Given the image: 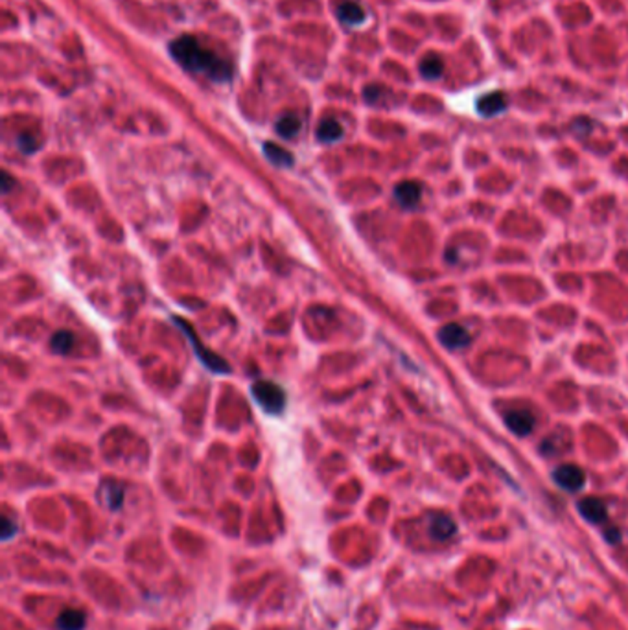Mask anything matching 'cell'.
<instances>
[{"instance_id": "1", "label": "cell", "mask_w": 628, "mask_h": 630, "mask_svg": "<svg viewBox=\"0 0 628 630\" xmlns=\"http://www.w3.org/2000/svg\"><path fill=\"white\" fill-rule=\"evenodd\" d=\"M170 54L181 67L190 72L206 74L212 82H227L232 76L231 65L208 48H203L196 37L181 36L174 39L170 43Z\"/></svg>"}, {"instance_id": "2", "label": "cell", "mask_w": 628, "mask_h": 630, "mask_svg": "<svg viewBox=\"0 0 628 630\" xmlns=\"http://www.w3.org/2000/svg\"><path fill=\"white\" fill-rule=\"evenodd\" d=\"M252 394L269 413H280L284 409V391L271 382H258L252 385Z\"/></svg>"}, {"instance_id": "3", "label": "cell", "mask_w": 628, "mask_h": 630, "mask_svg": "<svg viewBox=\"0 0 628 630\" xmlns=\"http://www.w3.org/2000/svg\"><path fill=\"white\" fill-rule=\"evenodd\" d=\"M553 479L556 485L562 486L564 491L577 492L586 483V474L577 465H560L553 472Z\"/></svg>"}, {"instance_id": "4", "label": "cell", "mask_w": 628, "mask_h": 630, "mask_svg": "<svg viewBox=\"0 0 628 630\" xmlns=\"http://www.w3.org/2000/svg\"><path fill=\"white\" fill-rule=\"evenodd\" d=\"M438 339L444 346H448L452 351H461L464 346H468L472 341V336L470 332L464 328L463 325L459 323H450V325H444L438 332Z\"/></svg>"}, {"instance_id": "5", "label": "cell", "mask_w": 628, "mask_h": 630, "mask_svg": "<svg viewBox=\"0 0 628 630\" xmlns=\"http://www.w3.org/2000/svg\"><path fill=\"white\" fill-rule=\"evenodd\" d=\"M505 424L507 428L516 435H529L533 429H535V417L533 413H529L527 409H512L509 413L505 415Z\"/></svg>"}, {"instance_id": "6", "label": "cell", "mask_w": 628, "mask_h": 630, "mask_svg": "<svg viewBox=\"0 0 628 630\" xmlns=\"http://www.w3.org/2000/svg\"><path fill=\"white\" fill-rule=\"evenodd\" d=\"M579 512L590 523H603L608 518L606 505L599 498H584L582 501H579Z\"/></svg>"}, {"instance_id": "7", "label": "cell", "mask_w": 628, "mask_h": 630, "mask_svg": "<svg viewBox=\"0 0 628 630\" xmlns=\"http://www.w3.org/2000/svg\"><path fill=\"white\" fill-rule=\"evenodd\" d=\"M505 109H507V98H505L503 93H500V91L484 94V96H481L477 100V113L487 116V118L503 113Z\"/></svg>"}, {"instance_id": "8", "label": "cell", "mask_w": 628, "mask_h": 630, "mask_svg": "<svg viewBox=\"0 0 628 630\" xmlns=\"http://www.w3.org/2000/svg\"><path fill=\"white\" fill-rule=\"evenodd\" d=\"M429 532L437 540H448L457 532V523L448 514H433L429 520Z\"/></svg>"}, {"instance_id": "9", "label": "cell", "mask_w": 628, "mask_h": 630, "mask_svg": "<svg viewBox=\"0 0 628 630\" xmlns=\"http://www.w3.org/2000/svg\"><path fill=\"white\" fill-rule=\"evenodd\" d=\"M420 196H422V186L415 181H404L395 188V197L402 207L411 208L418 205Z\"/></svg>"}, {"instance_id": "10", "label": "cell", "mask_w": 628, "mask_h": 630, "mask_svg": "<svg viewBox=\"0 0 628 630\" xmlns=\"http://www.w3.org/2000/svg\"><path fill=\"white\" fill-rule=\"evenodd\" d=\"M337 17H339L341 22L346 24V26H360V24L365 22L367 13L358 2L346 0V2H341L339 8H337Z\"/></svg>"}, {"instance_id": "11", "label": "cell", "mask_w": 628, "mask_h": 630, "mask_svg": "<svg viewBox=\"0 0 628 630\" xmlns=\"http://www.w3.org/2000/svg\"><path fill=\"white\" fill-rule=\"evenodd\" d=\"M83 627H85V614L76 608L63 610L57 617L59 630H83Z\"/></svg>"}, {"instance_id": "12", "label": "cell", "mask_w": 628, "mask_h": 630, "mask_svg": "<svg viewBox=\"0 0 628 630\" xmlns=\"http://www.w3.org/2000/svg\"><path fill=\"white\" fill-rule=\"evenodd\" d=\"M343 137V128L337 120L334 118H326L323 120L317 128V139L321 142H335V140H339Z\"/></svg>"}, {"instance_id": "13", "label": "cell", "mask_w": 628, "mask_h": 630, "mask_svg": "<svg viewBox=\"0 0 628 630\" xmlns=\"http://www.w3.org/2000/svg\"><path fill=\"white\" fill-rule=\"evenodd\" d=\"M418 70H420V74H422V78L438 79L441 76H443L444 63L441 57L427 56V57H424L422 61H420V67H418Z\"/></svg>"}, {"instance_id": "14", "label": "cell", "mask_w": 628, "mask_h": 630, "mask_svg": "<svg viewBox=\"0 0 628 630\" xmlns=\"http://www.w3.org/2000/svg\"><path fill=\"white\" fill-rule=\"evenodd\" d=\"M300 131V120L295 114H286L277 122V133L282 139H291Z\"/></svg>"}, {"instance_id": "15", "label": "cell", "mask_w": 628, "mask_h": 630, "mask_svg": "<svg viewBox=\"0 0 628 630\" xmlns=\"http://www.w3.org/2000/svg\"><path fill=\"white\" fill-rule=\"evenodd\" d=\"M102 498L107 503L109 509L114 511V509H120L122 501H124V491L118 485H114V483H105L102 486Z\"/></svg>"}, {"instance_id": "16", "label": "cell", "mask_w": 628, "mask_h": 630, "mask_svg": "<svg viewBox=\"0 0 628 630\" xmlns=\"http://www.w3.org/2000/svg\"><path fill=\"white\" fill-rule=\"evenodd\" d=\"M263 151H266V155L269 157V160L278 166H289L293 162V159H291V155H289L288 151L284 150V148H280V146L271 144V142L263 146Z\"/></svg>"}, {"instance_id": "17", "label": "cell", "mask_w": 628, "mask_h": 630, "mask_svg": "<svg viewBox=\"0 0 628 630\" xmlns=\"http://www.w3.org/2000/svg\"><path fill=\"white\" fill-rule=\"evenodd\" d=\"M72 343L74 337L70 332H57L56 336L52 337L50 346L56 354H67V352L72 348Z\"/></svg>"}, {"instance_id": "18", "label": "cell", "mask_w": 628, "mask_h": 630, "mask_svg": "<svg viewBox=\"0 0 628 630\" xmlns=\"http://www.w3.org/2000/svg\"><path fill=\"white\" fill-rule=\"evenodd\" d=\"M17 144L21 148L24 153H33L37 150V140L31 137V135H21L19 139H17Z\"/></svg>"}, {"instance_id": "19", "label": "cell", "mask_w": 628, "mask_h": 630, "mask_svg": "<svg viewBox=\"0 0 628 630\" xmlns=\"http://www.w3.org/2000/svg\"><path fill=\"white\" fill-rule=\"evenodd\" d=\"M604 537H606V540L610 544H618L619 540H621V532H619V529H615V527H610V529L604 531Z\"/></svg>"}, {"instance_id": "20", "label": "cell", "mask_w": 628, "mask_h": 630, "mask_svg": "<svg viewBox=\"0 0 628 630\" xmlns=\"http://www.w3.org/2000/svg\"><path fill=\"white\" fill-rule=\"evenodd\" d=\"M17 529L13 525H11V520L8 516L4 518V535H2V540H10L11 537H13V532H15Z\"/></svg>"}, {"instance_id": "21", "label": "cell", "mask_w": 628, "mask_h": 630, "mask_svg": "<svg viewBox=\"0 0 628 630\" xmlns=\"http://www.w3.org/2000/svg\"><path fill=\"white\" fill-rule=\"evenodd\" d=\"M378 94H380V89H378L376 85H372V87L365 89V98L369 100L371 104H374V100L378 98Z\"/></svg>"}, {"instance_id": "22", "label": "cell", "mask_w": 628, "mask_h": 630, "mask_svg": "<svg viewBox=\"0 0 628 630\" xmlns=\"http://www.w3.org/2000/svg\"><path fill=\"white\" fill-rule=\"evenodd\" d=\"M2 179H4V192H8L10 190V186H11V179H10V176H8V174H4V176H2Z\"/></svg>"}]
</instances>
